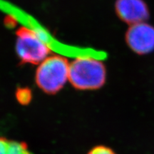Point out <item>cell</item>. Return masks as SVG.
I'll list each match as a JSON object with an SVG mask.
<instances>
[{
  "mask_svg": "<svg viewBox=\"0 0 154 154\" xmlns=\"http://www.w3.org/2000/svg\"><path fill=\"white\" fill-rule=\"evenodd\" d=\"M16 99L22 105H27L32 99V91L26 87L18 88L16 91Z\"/></svg>",
  "mask_w": 154,
  "mask_h": 154,
  "instance_id": "7",
  "label": "cell"
},
{
  "mask_svg": "<svg viewBox=\"0 0 154 154\" xmlns=\"http://www.w3.org/2000/svg\"><path fill=\"white\" fill-rule=\"evenodd\" d=\"M15 49L21 62L32 65L41 63L51 53V48L43 35L25 26L16 32Z\"/></svg>",
  "mask_w": 154,
  "mask_h": 154,
  "instance_id": "3",
  "label": "cell"
},
{
  "mask_svg": "<svg viewBox=\"0 0 154 154\" xmlns=\"http://www.w3.org/2000/svg\"><path fill=\"white\" fill-rule=\"evenodd\" d=\"M88 154H116L112 150L104 146H99L94 147Z\"/></svg>",
  "mask_w": 154,
  "mask_h": 154,
  "instance_id": "8",
  "label": "cell"
},
{
  "mask_svg": "<svg viewBox=\"0 0 154 154\" xmlns=\"http://www.w3.org/2000/svg\"><path fill=\"white\" fill-rule=\"evenodd\" d=\"M126 42L138 54H146L154 50V27L146 22L130 26L126 34Z\"/></svg>",
  "mask_w": 154,
  "mask_h": 154,
  "instance_id": "4",
  "label": "cell"
},
{
  "mask_svg": "<svg viewBox=\"0 0 154 154\" xmlns=\"http://www.w3.org/2000/svg\"><path fill=\"white\" fill-rule=\"evenodd\" d=\"M0 154H32L24 142L9 140L0 136Z\"/></svg>",
  "mask_w": 154,
  "mask_h": 154,
  "instance_id": "6",
  "label": "cell"
},
{
  "mask_svg": "<svg viewBox=\"0 0 154 154\" xmlns=\"http://www.w3.org/2000/svg\"><path fill=\"white\" fill-rule=\"evenodd\" d=\"M106 81L104 63L93 57H77L70 63L69 82L80 91H93L101 88Z\"/></svg>",
  "mask_w": 154,
  "mask_h": 154,
  "instance_id": "1",
  "label": "cell"
},
{
  "mask_svg": "<svg viewBox=\"0 0 154 154\" xmlns=\"http://www.w3.org/2000/svg\"><path fill=\"white\" fill-rule=\"evenodd\" d=\"M115 10L119 19L130 26L144 22L149 17V8L143 0H116Z\"/></svg>",
  "mask_w": 154,
  "mask_h": 154,
  "instance_id": "5",
  "label": "cell"
},
{
  "mask_svg": "<svg viewBox=\"0 0 154 154\" xmlns=\"http://www.w3.org/2000/svg\"><path fill=\"white\" fill-rule=\"evenodd\" d=\"M69 66L66 58L59 55H50L38 65L35 73V82L44 93L56 94L69 82Z\"/></svg>",
  "mask_w": 154,
  "mask_h": 154,
  "instance_id": "2",
  "label": "cell"
}]
</instances>
